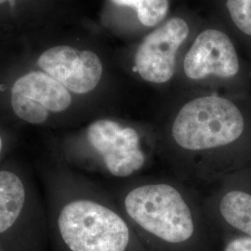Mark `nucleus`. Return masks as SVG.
<instances>
[{
  "label": "nucleus",
  "mask_w": 251,
  "mask_h": 251,
  "mask_svg": "<svg viewBox=\"0 0 251 251\" xmlns=\"http://www.w3.org/2000/svg\"><path fill=\"white\" fill-rule=\"evenodd\" d=\"M16 142V133L9 126L0 122V165L6 159Z\"/></svg>",
  "instance_id": "12"
},
{
  "label": "nucleus",
  "mask_w": 251,
  "mask_h": 251,
  "mask_svg": "<svg viewBox=\"0 0 251 251\" xmlns=\"http://www.w3.org/2000/svg\"><path fill=\"white\" fill-rule=\"evenodd\" d=\"M118 206L130 224L166 245L179 246L195 236L197 218L193 203L170 182L138 184L126 192Z\"/></svg>",
  "instance_id": "3"
},
{
  "label": "nucleus",
  "mask_w": 251,
  "mask_h": 251,
  "mask_svg": "<svg viewBox=\"0 0 251 251\" xmlns=\"http://www.w3.org/2000/svg\"><path fill=\"white\" fill-rule=\"evenodd\" d=\"M35 67L60 82L74 96L90 94L103 76V65L97 54L71 46L47 49L37 57Z\"/></svg>",
  "instance_id": "6"
},
{
  "label": "nucleus",
  "mask_w": 251,
  "mask_h": 251,
  "mask_svg": "<svg viewBox=\"0 0 251 251\" xmlns=\"http://www.w3.org/2000/svg\"><path fill=\"white\" fill-rule=\"evenodd\" d=\"M226 7L236 27L251 36V0H227Z\"/></svg>",
  "instance_id": "11"
},
{
  "label": "nucleus",
  "mask_w": 251,
  "mask_h": 251,
  "mask_svg": "<svg viewBox=\"0 0 251 251\" xmlns=\"http://www.w3.org/2000/svg\"><path fill=\"white\" fill-rule=\"evenodd\" d=\"M219 211L228 225L251 237V195L240 190L227 192L221 198Z\"/></svg>",
  "instance_id": "9"
},
{
  "label": "nucleus",
  "mask_w": 251,
  "mask_h": 251,
  "mask_svg": "<svg viewBox=\"0 0 251 251\" xmlns=\"http://www.w3.org/2000/svg\"><path fill=\"white\" fill-rule=\"evenodd\" d=\"M14 0H0V6L1 5H4V4H8V3H10V2H13Z\"/></svg>",
  "instance_id": "14"
},
{
  "label": "nucleus",
  "mask_w": 251,
  "mask_h": 251,
  "mask_svg": "<svg viewBox=\"0 0 251 251\" xmlns=\"http://www.w3.org/2000/svg\"><path fill=\"white\" fill-rule=\"evenodd\" d=\"M225 251H251V237H239L229 243Z\"/></svg>",
  "instance_id": "13"
},
{
  "label": "nucleus",
  "mask_w": 251,
  "mask_h": 251,
  "mask_svg": "<svg viewBox=\"0 0 251 251\" xmlns=\"http://www.w3.org/2000/svg\"><path fill=\"white\" fill-rule=\"evenodd\" d=\"M183 71L188 78L196 81L208 76H234L239 72V60L229 36L217 29L201 32L185 56Z\"/></svg>",
  "instance_id": "8"
},
{
  "label": "nucleus",
  "mask_w": 251,
  "mask_h": 251,
  "mask_svg": "<svg viewBox=\"0 0 251 251\" xmlns=\"http://www.w3.org/2000/svg\"><path fill=\"white\" fill-rule=\"evenodd\" d=\"M189 35L183 19L174 17L144 37L135 54V68L140 76L152 84L171 80L176 70V55Z\"/></svg>",
  "instance_id": "7"
},
{
  "label": "nucleus",
  "mask_w": 251,
  "mask_h": 251,
  "mask_svg": "<svg viewBox=\"0 0 251 251\" xmlns=\"http://www.w3.org/2000/svg\"><path fill=\"white\" fill-rule=\"evenodd\" d=\"M244 129L245 119L239 108L226 98L208 95L191 100L179 109L170 134L181 152L209 156L236 142Z\"/></svg>",
  "instance_id": "4"
},
{
  "label": "nucleus",
  "mask_w": 251,
  "mask_h": 251,
  "mask_svg": "<svg viewBox=\"0 0 251 251\" xmlns=\"http://www.w3.org/2000/svg\"><path fill=\"white\" fill-rule=\"evenodd\" d=\"M114 4L137 10L138 19L144 26L157 25L168 14L169 0H111Z\"/></svg>",
  "instance_id": "10"
},
{
  "label": "nucleus",
  "mask_w": 251,
  "mask_h": 251,
  "mask_svg": "<svg viewBox=\"0 0 251 251\" xmlns=\"http://www.w3.org/2000/svg\"><path fill=\"white\" fill-rule=\"evenodd\" d=\"M43 175L46 210L68 251H127L130 228L119 206L62 162Z\"/></svg>",
  "instance_id": "1"
},
{
  "label": "nucleus",
  "mask_w": 251,
  "mask_h": 251,
  "mask_svg": "<svg viewBox=\"0 0 251 251\" xmlns=\"http://www.w3.org/2000/svg\"><path fill=\"white\" fill-rule=\"evenodd\" d=\"M6 90L10 117L28 126H60L75 104V96L69 90L36 67L20 73Z\"/></svg>",
  "instance_id": "5"
},
{
  "label": "nucleus",
  "mask_w": 251,
  "mask_h": 251,
  "mask_svg": "<svg viewBox=\"0 0 251 251\" xmlns=\"http://www.w3.org/2000/svg\"><path fill=\"white\" fill-rule=\"evenodd\" d=\"M57 160L68 168L126 179L143 170L147 154L143 136L132 126L98 118L80 130L64 133L54 144Z\"/></svg>",
  "instance_id": "2"
}]
</instances>
